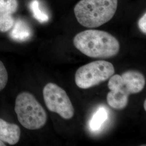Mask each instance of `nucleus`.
<instances>
[{"instance_id": "obj_1", "label": "nucleus", "mask_w": 146, "mask_h": 146, "mask_svg": "<svg viewBox=\"0 0 146 146\" xmlns=\"http://www.w3.org/2000/svg\"><path fill=\"white\" fill-rule=\"evenodd\" d=\"M73 43L78 50L90 58H111L120 50L119 41L102 31L90 29L81 31L74 37Z\"/></svg>"}, {"instance_id": "obj_2", "label": "nucleus", "mask_w": 146, "mask_h": 146, "mask_svg": "<svg viewBox=\"0 0 146 146\" xmlns=\"http://www.w3.org/2000/svg\"><path fill=\"white\" fill-rule=\"evenodd\" d=\"M117 5L118 0H81L74 11L81 25L89 28H96L113 17Z\"/></svg>"}, {"instance_id": "obj_3", "label": "nucleus", "mask_w": 146, "mask_h": 146, "mask_svg": "<svg viewBox=\"0 0 146 146\" xmlns=\"http://www.w3.org/2000/svg\"><path fill=\"white\" fill-rule=\"evenodd\" d=\"M15 111L21 125L28 129H39L47 122V114L44 108L28 92H22L17 95Z\"/></svg>"}, {"instance_id": "obj_4", "label": "nucleus", "mask_w": 146, "mask_h": 146, "mask_svg": "<svg viewBox=\"0 0 146 146\" xmlns=\"http://www.w3.org/2000/svg\"><path fill=\"white\" fill-rule=\"evenodd\" d=\"M115 73L112 63L104 60L89 63L78 68L75 81L78 87L88 89L108 80Z\"/></svg>"}, {"instance_id": "obj_5", "label": "nucleus", "mask_w": 146, "mask_h": 146, "mask_svg": "<svg viewBox=\"0 0 146 146\" xmlns=\"http://www.w3.org/2000/svg\"><path fill=\"white\" fill-rule=\"evenodd\" d=\"M43 95L47 108L68 120L74 114V108L66 92L56 84L48 83L43 90Z\"/></svg>"}, {"instance_id": "obj_6", "label": "nucleus", "mask_w": 146, "mask_h": 146, "mask_svg": "<svg viewBox=\"0 0 146 146\" xmlns=\"http://www.w3.org/2000/svg\"><path fill=\"white\" fill-rule=\"evenodd\" d=\"M110 78L108 87L110 90L119 91L128 96L141 92L146 84L143 74L134 70L125 72L121 75H114Z\"/></svg>"}, {"instance_id": "obj_7", "label": "nucleus", "mask_w": 146, "mask_h": 146, "mask_svg": "<svg viewBox=\"0 0 146 146\" xmlns=\"http://www.w3.org/2000/svg\"><path fill=\"white\" fill-rule=\"evenodd\" d=\"M20 135L21 130L18 125L0 118V140L14 145L19 142Z\"/></svg>"}, {"instance_id": "obj_8", "label": "nucleus", "mask_w": 146, "mask_h": 146, "mask_svg": "<svg viewBox=\"0 0 146 146\" xmlns=\"http://www.w3.org/2000/svg\"><path fill=\"white\" fill-rule=\"evenodd\" d=\"M10 35L11 38L15 41L23 42L31 38L32 31L27 22L21 19H18L15 21Z\"/></svg>"}, {"instance_id": "obj_9", "label": "nucleus", "mask_w": 146, "mask_h": 146, "mask_svg": "<svg viewBox=\"0 0 146 146\" xmlns=\"http://www.w3.org/2000/svg\"><path fill=\"white\" fill-rule=\"evenodd\" d=\"M128 96L116 90H110L107 94V100L108 104L115 110L125 108L128 104Z\"/></svg>"}, {"instance_id": "obj_10", "label": "nucleus", "mask_w": 146, "mask_h": 146, "mask_svg": "<svg viewBox=\"0 0 146 146\" xmlns=\"http://www.w3.org/2000/svg\"><path fill=\"white\" fill-rule=\"evenodd\" d=\"M108 119V113L104 107H100L93 115L89 126L93 131H99L104 122Z\"/></svg>"}, {"instance_id": "obj_11", "label": "nucleus", "mask_w": 146, "mask_h": 146, "mask_svg": "<svg viewBox=\"0 0 146 146\" xmlns=\"http://www.w3.org/2000/svg\"><path fill=\"white\" fill-rule=\"evenodd\" d=\"M30 8L34 17L41 23L49 21V17L47 13L41 7L38 0H33L30 3Z\"/></svg>"}, {"instance_id": "obj_12", "label": "nucleus", "mask_w": 146, "mask_h": 146, "mask_svg": "<svg viewBox=\"0 0 146 146\" xmlns=\"http://www.w3.org/2000/svg\"><path fill=\"white\" fill-rule=\"evenodd\" d=\"M17 8V0H0V16L3 14L13 15Z\"/></svg>"}, {"instance_id": "obj_13", "label": "nucleus", "mask_w": 146, "mask_h": 146, "mask_svg": "<svg viewBox=\"0 0 146 146\" xmlns=\"http://www.w3.org/2000/svg\"><path fill=\"white\" fill-rule=\"evenodd\" d=\"M15 20L12 14H3L0 16V31L7 32L14 26Z\"/></svg>"}, {"instance_id": "obj_14", "label": "nucleus", "mask_w": 146, "mask_h": 146, "mask_svg": "<svg viewBox=\"0 0 146 146\" xmlns=\"http://www.w3.org/2000/svg\"><path fill=\"white\" fill-rule=\"evenodd\" d=\"M8 81V74L3 62L0 61V92L5 88Z\"/></svg>"}, {"instance_id": "obj_15", "label": "nucleus", "mask_w": 146, "mask_h": 146, "mask_svg": "<svg viewBox=\"0 0 146 146\" xmlns=\"http://www.w3.org/2000/svg\"><path fill=\"white\" fill-rule=\"evenodd\" d=\"M146 14H145L142 16V17H141V19L139 20L138 22V26L140 29L145 34H146Z\"/></svg>"}, {"instance_id": "obj_16", "label": "nucleus", "mask_w": 146, "mask_h": 146, "mask_svg": "<svg viewBox=\"0 0 146 146\" xmlns=\"http://www.w3.org/2000/svg\"><path fill=\"white\" fill-rule=\"evenodd\" d=\"M5 145L3 141L0 140V146H5Z\"/></svg>"}, {"instance_id": "obj_17", "label": "nucleus", "mask_w": 146, "mask_h": 146, "mask_svg": "<svg viewBox=\"0 0 146 146\" xmlns=\"http://www.w3.org/2000/svg\"><path fill=\"white\" fill-rule=\"evenodd\" d=\"M143 107H144V109L145 110H146V100H145V102H144V104H143Z\"/></svg>"}]
</instances>
